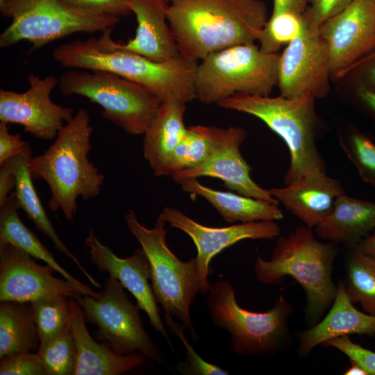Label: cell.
Segmentation results:
<instances>
[{
	"instance_id": "40",
	"label": "cell",
	"mask_w": 375,
	"mask_h": 375,
	"mask_svg": "<svg viewBox=\"0 0 375 375\" xmlns=\"http://www.w3.org/2000/svg\"><path fill=\"white\" fill-rule=\"evenodd\" d=\"M8 124L0 122V165L20 153L27 142L19 133L11 134Z\"/></svg>"
},
{
	"instance_id": "6",
	"label": "cell",
	"mask_w": 375,
	"mask_h": 375,
	"mask_svg": "<svg viewBox=\"0 0 375 375\" xmlns=\"http://www.w3.org/2000/svg\"><path fill=\"white\" fill-rule=\"evenodd\" d=\"M124 220L149 260L157 303L165 312L181 322L193 340H198L190 314L191 303L202 291L196 258L184 262L172 252L166 242V221L160 214L152 228L140 224L132 209Z\"/></svg>"
},
{
	"instance_id": "29",
	"label": "cell",
	"mask_w": 375,
	"mask_h": 375,
	"mask_svg": "<svg viewBox=\"0 0 375 375\" xmlns=\"http://www.w3.org/2000/svg\"><path fill=\"white\" fill-rule=\"evenodd\" d=\"M344 272L343 283L352 303L375 316V256L358 246L350 249L345 257Z\"/></svg>"
},
{
	"instance_id": "47",
	"label": "cell",
	"mask_w": 375,
	"mask_h": 375,
	"mask_svg": "<svg viewBox=\"0 0 375 375\" xmlns=\"http://www.w3.org/2000/svg\"><path fill=\"white\" fill-rule=\"evenodd\" d=\"M166 1L168 3V2H169V0H166Z\"/></svg>"
},
{
	"instance_id": "23",
	"label": "cell",
	"mask_w": 375,
	"mask_h": 375,
	"mask_svg": "<svg viewBox=\"0 0 375 375\" xmlns=\"http://www.w3.org/2000/svg\"><path fill=\"white\" fill-rule=\"evenodd\" d=\"M314 228L319 238L353 249L375 230V202L344 193L331 213Z\"/></svg>"
},
{
	"instance_id": "24",
	"label": "cell",
	"mask_w": 375,
	"mask_h": 375,
	"mask_svg": "<svg viewBox=\"0 0 375 375\" xmlns=\"http://www.w3.org/2000/svg\"><path fill=\"white\" fill-rule=\"evenodd\" d=\"M185 103L177 101L162 102L144 133L142 151L155 176H164L167 163L184 137Z\"/></svg>"
},
{
	"instance_id": "19",
	"label": "cell",
	"mask_w": 375,
	"mask_h": 375,
	"mask_svg": "<svg viewBox=\"0 0 375 375\" xmlns=\"http://www.w3.org/2000/svg\"><path fill=\"white\" fill-rule=\"evenodd\" d=\"M128 4L135 15V35L126 43L116 42L118 48L159 62L181 56L167 21L166 0H128Z\"/></svg>"
},
{
	"instance_id": "15",
	"label": "cell",
	"mask_w": 375,
	"mask_h": 375,
	"mask_svg": "<svg viewBox=\"0 0 375 375\" xmlns=\"http://www.w3.org/2000/svg\"><path fill=\"white\" fill-rule=\"evenodd\" d=\"M54 272L15 246L0 245V301L32 302L54 295L75 299L83 295L66 279L56 278Z\"/></svg>"
},
{
	"instance_id": "44",
	"label": "cell",
	"mask_w": 375,
	"mask_h": 375,
	"mask_svg": "<svg viewBox=\"0 0 375 375\" xmlns=\"http://www.w3.org/2000/svg\"><path fill=\"white\" fill-rule=\"evenodd\" d=\"M308 4V0H274L272 12L287 10L303 15Z\"/></svg>"
},
{
	"instance_id": "30",
	"label": "cell",
	"mask_w": 375,
	"mask_h": 375,
	"mask_svg": "<svg viewBox=\"0 0 375 375\" xmlns=\"http://www.w3.org/2000/svg\"><path fill=\"white\" fill-rule=\"evenodd\" d=\"M219 128L202 125L188 127L184 137L167 163L164 176L193 169L204 162L215 149Z\"/></svg>"
},
{
	"instance_id": "2",
	"label": "cell",
	"mask_w": 375,
	"mask_h": 375,
	"mask_svg": "<svg viewBox=\"0 0 375 375\" xmlns=\"http://www.w3.org/2000/svg\"><path fill=\"white\" fill-rule=\"evenodd\" d=\"M167 17L181 55L196 62L254 43L268 19L262 0H169Z\"/></svg>"
},
{
	"instance_id": "20",
	"label": "cell",
	"mask_w": 375,
	"mask_h": 375,
	"mask_svg": "<svg viewBox=\"0 0 375 375\" xmlns=\"http://www.w3.org/2000/svg\"><path fill=\"white\" fill-rule=\"evenodd\" d=\"M269 191L310 229L331 213L338 198L345 193L340 181L326 172L308 174L292 184Z\"/></svg>"
},
{
	"instance_id": "18",
	"label": "cell",
	"mask_w": 375,
	"mask_h": 375,
	"mask_svg": "<svg viewBox=\"0 0 375 375\" xmlns=\"http://www.w3.org/2000/svg\"><path fill=\"white\" fill-rule=\"evenodd\" d=\"M89 249L90 260L97 266L101 272H108L117 278L135 297L137 305L144 311L153 328L171 343L167 331L159 313L151 280L149 260L140 248L136 249L131 256L121 258L112 250L103 244L90 228L85 240Z\"/></svg>"
},
{
	"instance_id": "36",
	"label": "cell",
	"mask_w": 375,
	"mask_h": 375,
	"mask_svg": "<svg viewBox=\"0 0 375 375\" xmlns=\"http://www.w3.org/2000/svg\"><path fill=\"white\" fill-rule=\"evenodd\" d=\"M353 0H308L303 14L307 28L317 31L327 20L345 10Z\"/></svg>"
},
{
	"instance_id": "17",
	"label": "cell",
	"mask_w": 375,
	"mask_h": 375,
	"mask_svg": "<svg viewBox=\"0 0 375 375\" xmlns=\"http://www.w3.org/2000/svg\"><path fill=\"white\" fill-rule=\"evenodd\" d=\"M246 137L247 132L242 127L219 128L215 149L204 162L193 169L176 172L170 176L177 183L201 176L217 178L227 189L238 194L278 205V201L269 190L260 187L251 177V169L240 151Z\"/></svg>"
},
{
	"instance_id": "41",
	"label": "cell",
	"mask_w": 375,
	"mask_h": 375,
	"mask_svg": "<svg viewBox=\"0 0 375 375\" xmlns=\"http://www.w3.org/2000/svg\"><path fill=\"white\" fill-rule=\"evenodd\" d=\"M351 69H356L357 88L375 91V51L358 61Z\"/></svg>"
},
{
	"instance_id": "35",
	"label": "cell",
	"mask_w": 375,
	"mask_h": 375,
	"mask_svg": "<svg viewBox=\"0 0 375 375\" xmlns=\"http://www.w3.org/2000/svg\"><path fill=\"white\" fill-rule=\"evenodd\" d=\"M165 323L169 328L171 334L176 335L183 342L185 351L186 357L183 362H180L177 366V370L185 375H227L228 370L222 369L220 367L203 360L194 349L185 335V327L181 324L174 321L173 317L165 312Z\"/></svg>"
},
{
	"instance_id": "14",
	"label": "cell",
	"mask_w": 375,
	"mask_h": 375,
	"mask_svg": "<svg viewBox=\"0 0 375 375\" xmlns=\"http://www.w3.org/2000/svg\"><path fill=\"white\" fill-rule=\"evenodd\" d=\"M327 45L331 77L375 51V0H353L317 30Z\"/></svg>"
},
{
	"instance_id": "38",
	"label": "cell",
	"mask_w": 375,
	"mask_h": 375,
	"mask_svg": "<svg viewBox=\"0 0 375 375\" xmlns=\"http://www.w3.org/2000/svg\"><path fill=\"white\" fill-rule=\"evenodd\" d=\"M324 347H331L346 355L365 369L369 375H375V352L353 342L349 335H343L325 342Z\"/></svg>"
},
{
	"instance_id": "32",
	"label": "cell",
	"mask_w": 375,
	"mask_h": 375,
	"mask_svg": "<svg viewBox=\"0 0 375 375\" xmlns=\"http://www.w3.org/2000/svg\"><path fill=\"white\" fill-rule=\"evenodd\" d=\"M304 26L303 15L283 10L272 12L260 31L258 41L265 53H276L285 44L298 37Z\"/></svg>"
},
{
	"instance_id": "5",
	"label": "cell",
	"mask_w": 375,
	"mask_h": 375,
	"mask_svg": "<svg viewBox=\"0 0 375 375\" xmlns=\"http://www.w3.org/2000/svg\"><path fill=\"white\" fill-rule=\"evenodd\" d=\"M315 99L311 94L292 99L281 94L270 97L235 94L217 104L260 119L283 139L290 156L283 178L288 185L308 174L326 172L325 162L317 147L319 118Z\"/></svg>"
},
{
	"instance_id": "43",
	"label": "cell",
	"mask_w": 375,
	"mask_h": 375,
	"mask_svg": "<svg viewBox=\"0 0 375 375\" xmlns=\"http://www.w3.org/2000/svg\"><path fill=\"white\" fill-rule=\"evenodd\" d=\"M356 94L362 109L375 120V91L356 88Z\"/></svg>"
},
{
	"instance_id": "22",
	"label": "cell",
	"mask_w": 375,
	"mask_h": 375,
	"mask_svg": "<svg viewBox=\"0 0 375 375\" xmlns=\"http://www.w3.org/2000/svg\"><path fill=\"white\" fill-rule=\"evenodd\" d=\"M344 283L337 285L335 297L327 315L310 328L299 332V355L307 356L317 346L343 335L375 333V316L356 308Z\"/></svg>"
},
{
	"instance_id": "33",
	"label": "cell",
	"mask_w": 375,
	"mask_h": 375,
	"mask_svg": "<svg viewBox=\"0 0 375 375\" xmlns=\"http://www.w3.org/2000/svg\"><path fill=\"white\" fill-rule=\"evenodd\" d=\"M37 354L49 375H75L77 351L72 324L57 338L40 344Z\"/></svg>"
},
{
	"instance_id": "25",
	"label": "cell",
	"mask_w": 375,
	"mask_h": 375,
	"mask_svg": "<svg viewBox=\"0 0 375 375\" xmlns=\"http://www.w3.org/2000/svg\"><path fill=\"white\" fill-rule=\"evenodd\" d=\"M32 149L27 144L24 149L16 156L9 159L15 176V194L19 209L24 211L26 217L34 224L38 231L52 242L55 249L72 260L92 285L100 288L101 285L81 265V262L66 247L56 233L40 200L32 181L28 162L32 158Z\"/></svg>"
},
{
	"instance_id": "9",
	"label": "cell",
	"mask_w": 375,
	"mask_h": 375,
	"mask_svg": "<svg viewBox=\"0 0 375 375\" xmlns=\"http://www.w3.org/2000/svg\"><path fill=\"white\" fill-rule=\"evenodd\" d=\"M58 87L65 96H82L99 105L105 119L131 135L145 133L162 103L143 85L104 71L70 69L60 76Z\"/></svg>"
},
{
	"instance_id": "1",
	"label": "cell",
	"mask_w": 375,
	"mask_h": 375,
	"mask_svg": "<svg viewBox=\"0 0 375 375\" xmlns=\"http://www.w3.org/2000/svg\"><path fill=\"white\" fill-rule=\"evenodd\" d=\"M112 31L108 28L97 38L60 44L53 50V58L66 68L104 71L130 79L147 88L161 102L186 104L195 99L197 62L182 56L163 62L151 60L118 48Z\"/></svg>"
},
{
	"instance_id": "34",
	"label": "cell",
	"mask_w": 375,
	"mask_h": 375,
	"mask_svg": "<svg viewBox=\"0 0 375 375\" xmlns=\"http://www.w3.org/2000/svg\"><path fill=\"white\" fill-rule=\"evenodd\" d=\"M342 149L367 183L375 186V142L367 134L350 128L339 135Z\"/></svg>"
},
{
	"instance_id": "11",
	"label": "cell",
	"mask_w": 375,
	"mask_h": 375,
	"mask_svg": "<svg viewBox=\"0 0 375 375\" xmlns=\"http://www.w3.org/2000/svg\"><path fill=\"white\" fill-rule=\"evenodd\" d=\"M124 289L117 278L108 275L99 298L81 295L76 299L85 319L97 326V339L115 353L140 352L149 359L161 362L158 346L144 328L140 308L130 300Z\"/></svg>"
},
{
	"instance_id": "39",
	"label": "cell",
	"mask_w": 375,
	"mask_h": 375,
	"mask_svg": "<svg viewBox=\"0 0 375 375\" xmlns=\"http://www.w3.org/2000/svg\"><path fill=\"white\" fill-rule=\"evenodd\" d=\"M67 4L84 11L117 17L131 13L128 0H62Z\"/></svg>"
},
{
	"instance_id": "31",
	"label": "cell",
	"mask_w": 375,
	"mask_h": 375,
	"mask_svg": "<svg viewBox=\"0 0 375 375\" xmlns=\"http://www.w3.org/2000/svg\"><path fill=\"white\" fill-rule=\"evenodd\" d=\"M40 344L57 338L71 325L69 297L54 295L31 302Z\"/></svg>"
},
{
	"instance_id": "16",
	"label": "cell",
	"mask_w": 375,
	"mask_h": 375,
	"mask_svg": "<svg viewBox=\"0 0 375 375\" xmlns=\"http://www.w3.org/2000/svg\"><path fill=\"white\" fill-rule=\"evenodd\" d=\"M160 215L171 226L188 234L197 251V259L201 294L208 292L210 284L208 278L211 274V259L227 247L240 240L273 239L280 233V226L275 221L265 220L239 223L225 227H210L193 220L178 209L165 207Z\"/></svg>"
},
{
	"instance_id": "13",
	"label": "cell",
	"mask_w": 375,
	"mask_h": 375,
	"mask_svg": "<svg viewBox=\"0 0 375 375\" xmlns=\"http://www.w3.org/2000/svg\"><path fill=\"white\" fill-rule=\"evenodd\" d=\"M29 85L23 92L0 89V122L18 124L24 131L42 140L55 139L60 128L73 117V109L55 103L51 94L58 78H41L29 74Z\"/></svg>"
},
{
	"instance_id": "46",
	"label": "cell",
	"mask_w": 375,
	"mask_h": 375,
	"mask_svg": "<svg viewBox=\"0 0 375 375\" xmlns=\"http://www.w3.org/2000/svg\"><path fill=\"white\" fill-rule=\"evenodd\" d=\"M349 367L344 372V375H369L368 372L358 363L350 360Z\"/></svg>"
},
{
	"instance_id": "45",
	"label": "cell",
	"mask_w": 375,
	"mask_h": 375,
	"mask_svg": "<svg viewBox=\"0 0 375 375\" xmlns=\"http://www.w3.org/2000/svg\"><path fill=\"white\" fill-rule=\"evenodd\" d=\"M358 247L365 253L375 256V232L365 238Z\"/></svg>"
},
{
	"instance_id": "26",
	"label": "cell",
	"mask_w": 375,
	"mask_h": 375,
	"mask_svg": "<svg viewBox=\"0 0 375 375\" xmlns=\"http://www.w3.org/2000/svg\"><path fill=\"white\" fill-rule=\"evenodd\" d=\"M179 184L184 192L204 198L228 223L276 221L283 218L278 205L265 200L213 190L201 184L197 178L183 180Z\"/></svg>"
},
{
	"instance_id": "4",
	"label": "cell",
	"mask_w": 375,
	"mask_h": 375,
	"mask_svg": "<svg viewBox=\"0 0 375 375\" xmlns=\"http://www.w3.org/2000/svg\"><path fill=\"white\" fill-rule=\"evenodd\" d=\"M338 252V244L322 242L312 229L299 227L278 238L270 260L257 256L255 275L259 282L270 285L280 284L286 276L294 278L304 291L305 319L311 326L320 320L335 297L337 285L332 272Z\"/></svg>"
},
{
	"instance_id": "42",
	"label": "cell",
	"mask_w": 375,
	"mask_h": 375,
	"mask_svg": "<svg viewBox=\"0 0 375 375\" xmlns=\"http://www.w3.org/2000/svg\"><path fill=\"white\" fill-rule=\"evenodd\" d=\"M0 207L7 201L15 186V176L9 160L0 165Z\"/></svg>"
},
{
	"instance_id": "27",
	"label": "cell",
	"mask_w": 375,
	"mask_h": 375,
	"mask_svg": "<svg viewBox=\"0 0 375 375\" xmlns=\"http://www.w3.org/2000/svg\"><path fill=\"white\" fill-rule=\"evenodd\" d=\"M17 210L15 194L12 192L5 204L0 207V245L9 244L26 251L34 258L41 260L53 267L83 295L99 298V292L80 282L58 263L37 235L23 224Z\"/></svg>"
},
{
	"instance_id": "3",
	"label": "cell",
	"mask_w": 375,
	"mask_h": 375,
	"mask_svg": "<svg viewBox=\"0 0 375 375\" xmlns=\"http://www.w3.org/2000/svg\"><path fill=\"white\" fill-rule=\"evenodd\" d=\"M92 133L90 115L80 108L60 128L53 143L28 162L32 178L44 181L49 187V209L61 210L68 222H73L77 212V198H94L104 181V176L88 158Z\"/></svg>"
},
{
	"instance_id": "28",
	"label": "cell",
	"mask_w": 375,
	"mask_h": 375,
	"mask_svg": "<svg viewBox=\"0 0 375 375\" xmlns=\"http://www.w3.org/2000/svg\"><path fill=\"white\" fill-rule=\"evenodd\" d=\"M40 341L31 302L0 303V358L38 349Z\"/></svg>"
},
{
	"instance_id": "7",
	"label": "cell",
	"mask_w": 375,
	"mask_h": 375,
	"mask_svg": "<svg viewBox=\"0 0 375 375\" xmlns=\"http://www.w3.org/2000/svg\"><path fill=\"white\" fill-rule=\"evenodd\" d=\"M206 307L212 324L226 331L232 352L240 356H265L275 353L285 342L292 303L280 294L272 308L253 312L242 308L228 281L210 285Z\"/></svg>"
},
{
	"instance_id": "37",
	"label": "cell",
	"mask_w": 375,
	"mask_h": 375,
	"mask_svg": "<svg viewBox=\"0 0 375 375\" xmlns=\"http://www.w3.org/2000/svg\"><path fill=\"white\" fill-rule=\"evenodd\" d=\"M0 374L49 375V373L37 353L28 351L1 358Z\"/></svg>"
},
{
	"instance_id": "12",
	"label": "cell",
	"mask_w": 375,
	"mask_h": 375,
	"mask_svg": "<svg viewBox=\"0 0 375 375\" xmlns=\"http://www.w3.org/2000/svg\"><path fill=\"white\" fill-rule=\"evenodd\" d=\"M331 77L327 45L318 31L304 24L300 35L280 54L277 85L280 94L299 98L311 94L326 96Z\"/></svg>"
},
{
	"instance_id": "8",
	"label": "cell",
	"mask_w": 375,
	"mask_h": 375,
	"mask_svg": "<svg viewBox=\"0 0 375 375\" xmlns=\"http://www.w3.org/2000/svg\"><path fill=\"white\" fill-rule=\"evenodd\" d=\"M280 53H262L255 43L210 53L197 64L195 99L217 103L235 94L267 97L277 85Z\"/></svg>"
},
{
	"instance_id": "21",
	"label": "cell",
	"mask_w": 375,
	"mask_h": 375,
	"mask_svg": "<svg viewBox=\"0 0 375 375\" xmlns=\"http://www.w3.org/2000/svg\"><path fill=\"white\" fill-rule=\"evenodd\" d=\"M69 302L77 351L75 375H119L146 362L148 358L140 352L120 355L107 344L97 343L86 327L81 305L74 297H69Z\"/></svg>"
},
{
	"instance_id": "10",
	"label": "cell",
	"mask_w": 375,
	"mask_h": 375,
	"mask_svg": "<svg viewBox=\"0 0 375 375\" xmlns=\"http://www.w3.org/2000/svg\"><path fill=\"white\" fill-rule=\"evenodd\" d=\"M0 12L12 19L0 35L1 48L26 40L38 49L75 33L113 28L120 21L79 10L62 0H0Z\"/></svg>"
}]
</instances>
